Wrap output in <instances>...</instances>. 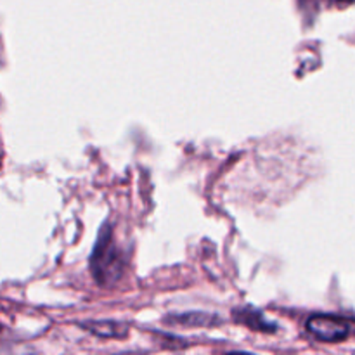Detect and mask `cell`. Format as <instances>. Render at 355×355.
<instances>
[{
    "mask_svg": "<svg viewBox=\"0 0 355 355\" xmlns=\"http://www.w3.org/2000/svg\"><path fill=\"white\" fill-rule=\"evenodd\" d=\"M234 318H238L243 324L250 326L252 329H260V331H274L276 326L270 324L266 321V318L259 314V312H253L246 309L245 312H234Z\"/></svg>",
    "mask_w": 355,
    "mask_h": 355,
    "instance_id": "277c9868",
    "label": "cell"
},
{
    "mask_svg": "<svg viewBox=\"0 0 355 355\" xmlns=\"http://www.w3.org/2000/svg\"><path fill=\"white\" fill-rule=\"evenodd\" d=\"M335 6H349V3H355V0H329Z\"/></svg>",
    "mask_w": 355,
    "mask_h": 355,
    "instance_id": "8992f818",
    "label": "cell"
},
{
    "mask_svg": "<svg viewBox=\"0 0 355 355\" xmlns=\"http://www.w3.org/2000/svg\"><path fill=\"white\" fill-rule=\"evenodd\" d=\"M179 322H186V324H200L205 326L210 322V318H207L205 314H189V315H184V318H179Z\"/></svg>",
    "mask_w": 355,
    "mask_h": 355,
    "instance_id": "5b68a950",
    "label": "cell"
},
{
    "mask_svg": "<svg viewBox=\"0 0 355 355\" xmlns=\"http://www.w3.org/2000/svg\"><path fill=\"white\" fill-rule=\"evenodd\" d=\"M106 234L97 241L92 253V272L99 283H113L121 270V259L111 239H104Z\"/></svg>",
    "mask_w": 355,
    "mask_h": 355,
    "instance_id": "6da1fadb",
    "label": "cell"
},
{
    "mask_svg": "<svg viewBox=\"0 0 355 355\" xmlns=\"http://www.w3.org/2000/svg\"><path fill=\"white\" fill-rule=\"evenodd\" d=\"M307 329L322 342H342L350 335V322L342 318L314 315L307 321Z\"/></svg>",
    "mask_w": 355,
    "mask_h": 355,
    "instance_id": "7a4b0ae2",
    "label": "cell"
},
{
    "mask_svg": "<svg viewBox=\"0 0 355 355\" xmlns=\"http://www.w3.org/2000/svg\"><path fill=\"white\" fill-rule=\"evenodd\" d=\"M83 328L87 331L94 333L97 336H103V338H123L127 335V326H121L118 322H110V321H99V322H85Z\"/></svg>",
    "mask_w": 355,
    "mask_h": 355,
    "instance_id": "3957f363",
    "label": "cell"
}]
</instances>
